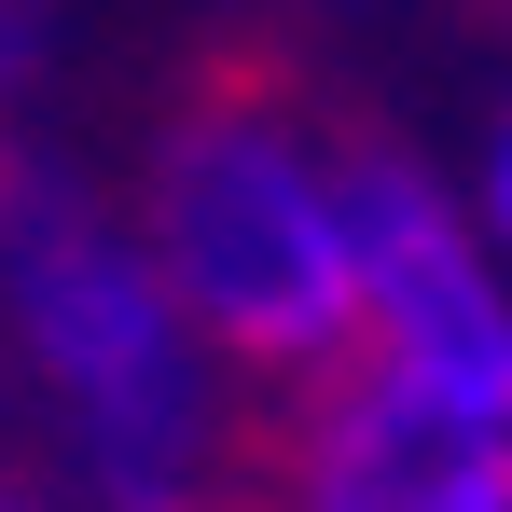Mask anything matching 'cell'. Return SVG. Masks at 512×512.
Masks as SVG:
<instances>
[{
  "mask_svg": "<svg viewBox=\"0 0 512 512\" xmlns=\"http://www.w3.org/2000/svg\"><path fill=\"white\" fill-rule=\"evenodd\" d=\"M167 277L250 360H333L360 333V222L277 125H194L167 167Z\"/></svg>",
  "mask_w": 512,
  "mask_h": 512,
  "instance_id": "obj_1",
  "label": "cell"
},
{
  "mask_svg": "<svg viewBox=\"0 0 512 512\" xmlns=\"http://www.w3.org/2000/svg\"><path fill=\"white\" fill-rule=\"evenodd\" d=\"M14 305L56 360V388L97 416V457L111 485H167L208 429V388H194V346H180V305L111 250V236H28L14 250Z\"/></svg>",
  "mask_w": 512,
  "mask_h": 512,
  "instance_id": "obj_2",
  "label": "cell"
},
{
  "mask_svg": "<svg viewBox=\"0 0 512 512\" xmlns=\"http://www.w3.org/2000/svg\"><path fill=\"white\" fill-rule=\"evenodd\" d=\"M346 222H360V333H374V360H402L457 416L512 429V305L485 277V250L457 236V208L416 167H346Z\"/></svg>",
  "mask_w": 512,
  "mask_h": 512,
  "instance_id": "obj_3",
  "label": "cell"
},
{
  "mask_svg": "<svg viewBox=\"0 0 512 512\" xmlns=\"http://www.w3.org/2000/svg\"><path fill=\"white\" fill-rule=\"evenodd\" d=\"M305 485H319V499H360V512H499L512 499V429L457 416L402 360H374L333 416H319Z\"/></svg>",
  "mask_w": 512,
  "mask_h": 512,
  "instance_id": "obj_4",
  "label": "cell"
},
{
  "mask_svg": "<svg viewBox=\"0 0 512 512\" xmlns=\"http://www.w3.org/2000/svg\"><path fill=\"white\" fill-rule=\"evenodd\" d=\"M485 222H499V250H512V125H499V153H485Z\"/></svg>",
  "mask_w": 512,
  "mask_h": 512,
  "instance_id": "obj_5",
  "label": "cell"
}]
</instances>
